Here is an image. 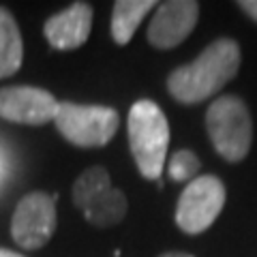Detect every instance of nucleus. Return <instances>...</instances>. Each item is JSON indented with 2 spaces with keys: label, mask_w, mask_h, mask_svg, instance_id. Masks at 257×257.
Here are the masks:
<instances>
[{
  "label": "nucleus",
  "mask_w": 257,
  "mask_h": 257,
  "mask_svg": "<svg viewBox=\"0 0 257 257\" xmlns=\"http://www.w3.org/2000/svg\"><path fill=\"white\" fill-rule=\"evenodd\" d=\"M240 60L242 56L234 39H216L193 62L172 71L167 77V90L184 105L202 103L236 77Z\"/></svg>",
  "instance_id": "1"
},
{
  "label": "nucleus",
  "mask_w": 257,
  "mask_h": 257,
  "mask_svg": "<svg viewBox=\"0 0 257 257\" xmlns=\"http://www.w3.org/2000/svg\"><path fill=\"white\" fill-rule=\"evenodd\" d=\"M170 146V124L155 101L142 99L128 111V148L140 174L146 180H159Z\"/></svg>",
  "instance_id": "2"
},
{
  "label": "nucleus",
  "mask_w": 257,
  "mask_h": 257,
  "mask_svg": "<svg viewBox=\"0 0 257 257\" xmlns=\"http://www.w3.org/2000/svg\"><path fill=\"white\" fill-rule=\"evenodd\" d=\"M206 131L214 150L225 161L240 163L253 142V120L246 103L236 94L214 99L206 111Z\"/></svg>",
  "instance_id": "3"
},
{
  "label": "nucleus",
  "mask_w": 257,
  "mask_h": 257,
  "mask_svg": "<svg viewBox=\"0 0 257 257\" xmlns=\"http://www.w3.org/2000/svg\"><path fill=\"white\" fill-rule=\"evenodd\" d=\"M118 111L105 105L58 103L54 124L69 144L77 148H103L118 131Z\"/></svg>",
  "instance_id": "4"
},
{
  "label": "nucleus",
  "mask_w": 257,
  "mask_h": 257,
  "mask_svg": "<svg viewBox=\"0 0 257 257\" xmlns=\"http://www.w3.org/2000/svg\"><path fill=\"white\" fill-rule=\"evenodd\" d=\"M225 206V184L216 176H197L184 187L176 206V223L184 234H202Z\"/></svg>",
  "instance_id": "5"
},
{
  "label": "nucleus",
  "mask_w": 257,
  "mask_h": 257,
  "mask_svg": "<svg viewBox=\"0 0 257 257\" xmlns=\"http://www.w3.org/2000/svg\"><path fill=\"white\" fill-rule=\"evenodd\" d=\"M56 199L58 195L28 193L15 206L11 216V236L22 248H43L56 231Z\"/></svg>",
  "instance_id": "6"
},
{
  "label": "nucleus",
  "mask_w": 257,
  "mask_h": 257,
  "mask_svg": "<svg viewBox=\"0 0 257 257\" xmlns=\"http://www.w3.org/2000/svg\"><path fill=\"white\" fill-rule=\"evenodd\" d=\"M199 20V3L195 0H167L157 5L148 26V43L157 50H174L187 39Z\"/></svg>",
  "instance_id": "7"
},
{
  "label": "nucleus",
  "mask_w": 257,
  "mask_h": 257,
  "mask_svg": "<svg viewBox=\"0 0 257 257\" xmlns=\"http://www.w3.org/2000/svg\"><path fill=\"white\" fill-rule=\"evenodd\" d=\"M58 101L52 92L35 86L0 88V118L18 124H47L56 118Z\"/></svg>",
  "instance_id": "8"
},
{
  "label": "nucleus",
  "mask_w": 257,
  "mask_h": 257,
  "mask_svg": "<svg viewBox=\"0 0 257 257\" xmlns=\"http://www.w3.org/2000/svg\"><path fill=\"white\" fill-rule=\"evenodd\" d=\"M92 28V7L88 3H73L69 9L52 15L43 26V35L54 50H77L82 47Z\"/></svg>",
  "instance_id": "9"
},
{
  "label": "nucleus",
  "mask_w": 257,
  "mask_h": 257,
  "mask_svg": "<svg viewBox=\"0 0 257 257\" xmlns=\"http://www.w3.org/2000/svg\"><path fill=\"white\" fill-rule=\"evenodd\" d=\"M24 58V43L15 18L0 7V79L11 77L20 71Z\"/></svg>",
  "instance_id": "10"
},
{
  "label": "nucleus",
  "mask_w": 257,
  "mask_h": 257,
  "mask_svg": "<svg viewBox=\"0 0 257 257\" xmlns=\"http://www.w3.org/2000/svg\"><path fill=\"white\" fill-rule=\"evenodd\" d=\"M152 0H118L111 11V37L118 45H126L144 18L155 9Z\"/></svg>",
  "instance_id": "11"
},
{
  "label": "nucleus",
  "mask_w": 257,
  "mask_h": 257,
  "mask_svg": "<svg viewBox=\"0 0 257 257\" xmlns=\"http://www.w3.org/2000/svg\"><path fill=\"white\" fill-rule=\"evenodd\" d=\"M126 210H128V204H126L124 193L109 187L103 193H99L82 210V214L94 227H111V225H118L124 219Z\"/></svg>",
  "instance_id": "12"
},
{
  "label": "nucleus",
  "mask_w": 257,
  "mask_h": 257,
  "mask_svg": "<svg viewBox=\"0 0 257 257\" xmlns=\"http://www.w3.org/2000/svg\"><path fill=\"white\" fill-rule=\"evenodd\" d=\"M109 187H111V180L105 167H99V165L90 167L84 174H79V178L73 184V204L79 210H84L99 193H103Z\"/></svg>",
  "instance_id": "13"
},
{
  "label": "nucleus",
  "mask_w": 257,
  "mask_h": 257,
  "mask_svg": "<svg viewBox=\"0 0 257 257\" xmlns=\"http://www.w3.org/2000/svg\"><path fill=\"white\" fill-rule=\"evenodd\" d=\"M167 172H170V178L174 182H191L197 178L199 159L195 152H191V150H178L172 155Z\"/></svg>",
  "instance_id": "14"
},
{
  "label": "nucleus",
  "mask_w": 257,
  "mask_h": 257,
  "mask_svg": "<svg viewBox=\"0 0 257 257\" xmlns=\"http://www.w3.org/2000/svg\"><path fill=\"white\" fill-rule=\"evenodd\" d=\"M238 7L242 9L244 15H248L253 22H257V0H242V3H238Z\"/></svg>",
  "instance_id": "15"
},
{
  "label": "nucleus",
  "mask_w": 257,
  "mask_h": 257,
  "mask_svg": "<svg viewBox=\"0 0 257 257\" xmlns=\"http://www.w3.org/2000/svg\"><path fill=\"white\" fill-rule=\"evenodd\" d=\"M0 257H24L20 253H15V251H9V248H3L0 246Z\"/></svg>",
  "instance_id": "16"
},
{
  "label": "nucleus",
  "mask_w": 257,
  "mask_h": 257,
  "mask_svg": "<svg viewBox=\"0 0 257 257\" xmlns=\"http://www.w3.org/2000/svg\"><path fill=\"white\" fill-rule=\"evenodd\" d=\"M159 257H193V255L180 253V251H170V253H163V255H159Z\"/></svg>",
  "instance_id": "17"
}]
</instances>
